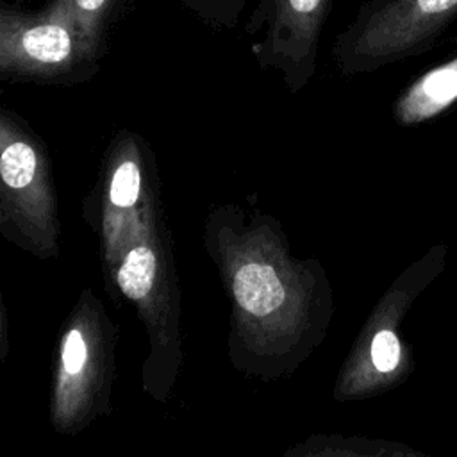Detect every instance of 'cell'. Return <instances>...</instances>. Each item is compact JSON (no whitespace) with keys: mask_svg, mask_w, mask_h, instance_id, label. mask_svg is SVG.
<instances>
[{"mask_svg":"<svg viewBox=\"0 0 457 457\" xmlns=\"http://www.w3.org/2000/svg\"><path fill=\"white\" fill-rule=\"evenodd\" d=\"M102 48L80 30L71 5L52 0L41 11L0 9L4 79L70 84L89 79Z\"/></svg>","mask_w":457,"mask_h":457,"instance_id":"cell-1","label":"cell"},{"mask_svg":"<svg viewBox=\"0 0 457 457\" xmlns=\"http://www.w3.org/2000/svg\"><path fill=\"white\" fill-rule=\"evenodd\" d=\"M457 18V0H373L334 41L343 75L378 70L432 46Z\"/></svg>","mask_w":457,"mask_h":457,"instance_id":"cell-2","label":"cell"},{"mask_svg":"<svg viewBox=\"0 0 457 457\" xmlns=\"http://www.w3.org/2000/svg\"><path fill=\"white\" fill-rule=\"evenodd\" d=\"M334 0H261L245 25L257 36L252 54L264 70L280 75L291 93H300L318 68V46Z\"/></svg>","mask_w":457,"mask_h":457,"instance_id":"cell-3","label":"cell"},{"mask_svg":"<svg viewBox=\"0 0 457 457\" xmlns=\"http://www.w3.org/2000/svg\"><path fill=\"white\" fill-rule=\"evenodd\" d=\"M457 102V55L427 70L396 98L393 116L400 125H418Z\"/></svg>","mask_w":457,"mask_h":457,"instance_id":"cell-4","label":"cell"},{"mask_svg":"<svg viewBox=\"0 0 457 457\" xmlns=\"http://www.w3.org/2000/svg\"><path fill=\"white\" fill-rule=\"evenodd\" d=\"M237 303L253 316H266L284 302V287L270 264L248 262L234 277Z\"/></svg>","mask_w":457,"mask_h":457,"instance_id":"cell-5","label":"cell"},{"mask_svg":"<svg viewBox=\"0 0 457 457\" xmlns=\"http://www.w3.org/2000/svg\"><path fill=\"white\" fill-rule=\"evenodd\" d=\"M84 36L102 48L105 30L129 0H66Z\"/></svg>","mask_w":457,"mask_h":457,"instance_id":"cell-6","label":"cell"},{"mask_svg":"<svg viewBox=\"0 0 457 457\" xmlns=\"http://www.w3.org/2000/svg\"><path fill=\"white\" fill-rule=\"evenodd\" d=\"M155 275V255L152 250L139 246L129 252L125 257L120 271H118V284L121 291L129 298H143L152 284Z\"/></svg>","mask_w":457,"mask_h":457,"instance_id":"cell-7","label":"cell"},{"mask_svg":"<svg viewBox=\"0 0 457 457\" xmlns=\"http://www.w3.org/2000/svg\"><path fill=\"white\" fill-rule=\"evenodd\" d=\"M370 362L375 373L386 380L403 371L405 348L393 327L384 325L371 336Z\"/></svg>","mask_w":457,"mask_h":457,"instance_id":"cell-8","label":"cell"},{"mask_svg":"<svg viewBox=\"0 0 457 457\" xmlns=\"http://www.w3.org/2000/svg\"><path fill=\"white\" fill-rule=\"evenodd\" d=\"M195 16L212 29H232L245 9L246 0H180Z\"/></svg>","mask_w":457,"mask_h":457,"instance_id":"cell-9","label":"cell"},{"mask_svg":"<svg viewBox=\"0 0 457 457\" xmlns=\"http://www.w3.org/2000/svg\"><path fill=\"white\" fill-rule=\"evenodd\" d=\"M86 343L80 336L79 330H71L62 345V366L66 370V373L75 375L82 370L84 361H86Z\"/></svg>","mask_w":457,"mask_h":457,"instance_id":"cell-10","label":"cell"},{"mask_svg":"<svg viewBox=\"0 0 457 457\" xmlns=\"http://www.w3.org/2000/svg\"><path fill=\"white\" fill-rule=\"evenodd\" d=\"M411 457H421V455H411Z\"/></svg>","mask_w":457,"mask_h":457,"instance_id":"cell-11","label":"cell"}]
</instances>
